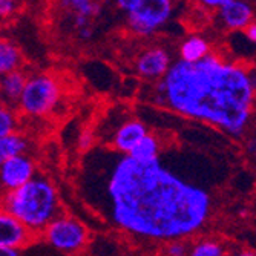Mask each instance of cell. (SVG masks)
Masks as SVG:
<instances>
[{
	"mask_svg": "<svg viewBox=\"0 0 256 256\" xmlns=\"http://www.w3.org/2000/svg\"><path fill=\"white\" fill-rule=\"evenodd\" d=\"M214 162L164 150L140 161L94 144L76 169L80 201L103 222L140 241H186L212 221L216 208Z\"/></svg>",
	"mask_w": 256,
	"mask_h": 256,
	"instance_id": "6da1fadb",
	"label": "cell"
},
{
	"mask_svg": "<svg viewBox=\"0 0 256 256\" xmlns=\"http://www.w3.org/2000/svg\"><path fill=\"white\" fill-rule=\"evenodd\" d=\"M254 96L253 68L212 50L201 60L172 63L150 83L148 100L232 138H242L253 118Z\"/></svg>",
	"mask_w": 256,
	"mask_h": 256,
	"instance_id": "7a4b0ae2",
	"label": "cell"
},
{
	"mask_svg": "<svg viewBox=\"0 0 256 256\" xmlns=\"http://www.w3.org/2000/svg\"><path fill=\"white\" fill-rule=\"evenodd\" d=\"M0 208L36 236H40L46 226L64 214L56 184L43 175H36L18 189L0 194Z\"/></svg>",
	"mask_w": 256,
	"mask_h": 256,
	"instance_id": "3957f363",
	"label": "cell"
},
{
	"mask_svg": "<svg viewBox=\"0 0 256 256\" xmlns=\"http://www.w3.org/2000/svg\"><path fill=\"white\" fill-rule=\"evenodd\" d=\"M62 90L60 80L51 72L30 76L16 108L31 118L48 117L60 103Z\"/></svg>",
	"mask_w": 256,
	"mask_h": 256,
	"instance_id": "277c9868",
	"label": "cell"
},
{
	"mask_svg": "<svg viewBox=\"0 0 256 256\" xmlns=\"http://www.w3.org/2000/svg\"><path fill=\"white\" fill-rule=\"evenodd\" d=\"M38 241H43L62 254L76 256L88 247L89 230L76 216L62 214L42 230Z\"/></svg>",
	"mask_w": 256,
	"mask_h": 256,
	"instance_id": "5b68a950",
	"label": "cell"
},
{
	"mask_svg": "<svg viewBox=\"0 0 256 256\" xmlns=\"http://www.w3.org/2000/svg\"><path fill=\"white\" fill-rule=\"evenodd\" d=\"M172 11V0H136L128 11V26L138 36H150L166 25Z\"/></svg>",
	"mask_w": 256,
	"mask_h": 256,
	"instance_id": "8992f818",
	"label": "cell"
},
{
	"mask_svg": "<svg viewBox=\"0 0 256 256\" xmlns=\"http://www.w3.org/2000/svg\"><path fill=\"white\" fill-rule=\"evenodd\" d=\"M134 64L138 77L154 83L168 72L172 58L162 46H149L136 56Z\"/></svg>",
	"mask_w": 256,
	"mask_h": 256,
	"instance_id": "52a82bcc",
	"label": "cell"
},
{
	"mask_svg": "<svg viewBox=\"0 0 256 256\" xmlns=\"http://www.w3.org/2000/svg\"><path fill=\"white\" fill-rule=\"evenodd\" d=\"M36 176V162L34 160L23 154L14 158H10L0 166V189L10 192L18 189L20 186L28 182Z\"/></svg>",
	"mask_w": 256,
	"mask_h": 256,
	"instance_id": "ba28073f",
	"label": "cell"
},
{
	"mask_svg": "<svg viewBox=\"0 0 256 256\" xmlns=\"http://www.w3.org/2000/svg\"><path fill=\"white\" fill-rule=\"evenodd\" d=\"M148 134L149 129L142 120L126 118L115 128V130H112L110 136L103 143V146H108L120 154H129L132 148Z\"/></svg>",
	"mask_w": 256,
	"mask_h": 256,
	"instance_id": "9c48e42d",
	"label": "cell"
},
{
	"mask_svg": "<svg viewBox=\"0 0 256 256\" xmlns=\"http://www.w3.org/2000/svg\"><path fill=\"white\" fill-rule=\"evenodd\" d=\"M38 241L32 232L20 224L14 216L0 208V247L26 248Z\"/></svg>",
	"mask_w": 256,
	"mask_h": 256,
	"instance_id": "30bf717a",
	"label": "cell"
},
{
	"mask_svg": "<svg viewBox=\"0 0 256 256\" xmlns=\"http://www.w3.org/2000/svg\"><path fill=\"white\" fill-rule=\"evenodd\" d=\"M28 77L30 76L23 69H17V71L0 77V103L16 109Z\"/></svg>",
	"mask_w": 256,
	"mask_h": 256,
	"instance_id": "8fae6325",
	"label": "cell"
},
{
	"mask_svg": "<svg viewBox=\"0 0 256 256\" xmlns=\"http://www.w3.org/2000/svg\"><path fill=\"white\" fill-rule=\"evenodd\" d=\"M221 17L230 30H244L253 23V10L241 0H230L221 8Z\"/></svg>",
	"mask_w": 256,
	"mask_h": 256,
	"instance_id": "7c38bea8",
	"label": "cell"
},
{
	"mask_svg": "<svg viewBox=\"0 0 256 256\" xmlns=\"http://www.w3.org/2000/svg\"><path fill=\"white\" fill-rule=\"evenodd\" d=\"M23 64L25 60L17 46L6 38H0V77L23 69Z\"/></svg>",
	"mask_w": 256,
	"mask_h": 256,
	"instance_id": "4fadbf2b",
	"label": "cell"
},
{
	"mask_svg": "<svg viewBox=\"0 0 256 256\" xmlns=\"http://www.w3.org/2000/svg\"><path fill=\"white\" fill-rule=\"evenodd\" d=\"M28 149H30L28 138L20 132H12L2 136L0 138V166L10 158L26 154Z\"/></svg>",
	"mask_w": 256,
	"mask_h": 256,
	"instance_id": "5bb4252c",
	"label": "cell"
},
{
	"mask_svg": "<svg viewBox=\"0 0 256 256\" xmlns=\"http://www.w3.org/2000/svg\"><path fill=\"white\" fill-rule=\"evenodd\" d=\"M162 149H164V146L161 144L160 138L149 132L132 148V150L128 155L140 161H149V160L160 156Z\"/></svg>",
	"mask_w": 256,
	"mask_h": 256,
	"instance_id": "9a60e30c",
	"label": "cell"
},
{
	"mask_svg": "<svg viewBox=\"0 0 256 256\" xmlns=\"http://www.w3.org/2000/svg\"><path fill=\"white\" fill-rule=\"evenodd\" d=\"M210 51H212L210 44H208L202 37H198V36L186 38L180 46V56H181V60H184V62L201 60Z\"/></svg>",
	"mask_w": 256,
	"mask_h": 256,
	"instance_id": "2e32d148",
	"label": "cell"
},
{
	"mask_svg": "<svg viewBox=\"0 0 256 256\" xmlns=\"http://www.w3.org/2000/svg\"><path fill=\"white\" fill-rule=\"evenodd\" d=\"M62 6L66 12L74 14V17L82 16L94 20L102 10L100 0H62Z\"/></svg>",
	"mask_w": 256,
	"mask_h": 256,
	"instance_id": "e0dca14e",
	"label": "cell"
},
{
	"mask_svg": "<svg viewBox=\"0 0 256 256\" xmlns=\"http://www.w3.org/2000/svg\"><path fill=\"white\" fill-rule=\"evenodd\" d=\"M188 256H227V250L218 240L201 238L189 247Z\"/></svg>",
	"mask_w": 256,
	"mask_h": 256,
	"instance_id": "ac0fdd59",
	"label": "cell"
},
{
	"mask_svg": "<svg viewBox=\"0 0 256 256\" xmlns=\"http://www.w3.org/2000/svg\"><path fill=\"white\" fill-rule=\"evenodd\" d=\"M17 129H18L17 112L12 108L0 103V138L8 134L17 132Z\"/></svg>",
	"mask_w": 256,
	"mask_h": 256,
	"instance_id": "d6986e66",
	"label": "cell"
},
{
	"mask_svg": "<svg viewBox=\"0 0 256 256\" xmlns=\"http://www.w3.org/2000/svg\"><path fill=\"white\" fill-rule=\"evenodd\" d=\"M189 246L186 241H170L164 244V256H188Z\"/></svg>",
	"mask_w": 256,
	"mask_h": 256,
	"instance_id": "ffe728a7",
	"label": "cell"
},
{
	"mask_svg": "<svg viewBox=\"0 0 256 256\" xmlns=\"http://www.w3.org/2000/svg\"><path fill=\"white\" fill-rule=\"evenodd\" d=\"M17 11L16 0H0V20H5L14 16Z\"/></svg>",
	"mask_w": 256,
	"mask_h": 256,
	"instance_id": "44dd1931",
	"label": "cell"
},
{
	"mask_svg": "<svg viewBox=\"0 0 256 256\" xmlns=\"http://www.w3.org/2000/svg\"><path fill=\"white\" fill-rule=\"evenodd\" d=\"M94 138H96V134H92V132H83V134H82L78 144H80L83 154H84L86 150H89L92 146H94Z\"/></svg>",
	"mask_w": 256,
	"mask_h": 256,
	"instance_id": "7402d4cb",
	"label": "cell"
},
{
	"mask_svg": "<svg viewBox=\"0 0 256 256\" xmlns=\"http://www.w3.org/2000/svg\"><path fill=\"white\" fill-rule=\"evenodd\" d=\"M200 2L208 8H222L226 4L230 2V0H200Z\"/></svg>",
	"mask_w": 256,
	"mask_h": 256,
	"instance_id": "603a6c76",
	"label": "cell"
},
{
	"mask_svg": "<svg viewBox=\"0 0 256 256\" xmlns=\"http://www.w3.org/2000/svg\"><path fill=\"white\" fill-rule=\"evenodd\" d=\"M0 256H23L20 248H11V247H0Z\"/></svg>",
	"mask_w": 256,
	"mask_h": 256,
	"instance_id": "cb8c5ba5",
	"label": "cell"
},
{
	"mask_svg": "<svg viewBox=\"0 0 256 256\" xmlns=\"http://www.w3.org/2000/svg\"><path fill=\"white\" fill-rule=\"evenodd\" d=\"M244 32H246V37H247L252 43H254V40H256V25H254V22L250 23V25H248L247 28H244Z\"/></svg>",
	"mask_w": 256,
	"mask_h": 256,
	"instance_id": "d4e9b609",
	"label": "cell"
},
{
	"mask_svg": "<svg viewBox=\"0 0 256 256\" xmlns=\"http://www.w3.org/2000/svg\"><path fill=\"white\" fill-rule=\"evenodd\" d=\"M227 256H256V254H254V252L250 250V248H238V250H235V252L227 253Z\"/></svg>",
	"mask_w": 256,
	"mask_h": 256,
	"instance_id": "484cf974",
	"label": "cell"
},
{
	"mask_svg": "<svg viewBox=\"0 0 256 256\" xmlns=\"http://www.w3.org/2000/svg\"><path fill=\"white\" fill-rule=\"evenodd\" d=\"M135 2H136V0H117L118 6H120L123 11H129V10L135 5Z\"/></svg>",
	"mask_w": 256,
	"mask_h": 256,
	"instance_id": "4316f807",
	"label": "cell"
}]
</instances>
